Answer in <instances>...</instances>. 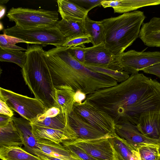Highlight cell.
<instances>
[{"label":"cell","mask_w":160,"mask_h":160,"mask_svg":"<svg viewBox=\"0 0 160 160\" xmlns=\"http://www.w3.org/2000/svg\"><path fill=\"white\" fill-rule=\"evenodd\" d=\"M95 102L115 124L136 125L142 114H160V83L142 73L132 74L114 86L98 90Z\"/></svg>","instance_id":"1"},{"label":"cell","mask_w":160,"mask_h":160,"mask_svg":"<svg viewBox=\"0 0 160 160\" xmlns=\"http://www.w3.org/2000/svg\"><path fill=\"white\" fill-rule=\"evenodd\" d=\"M139 131L148 138L159 139L160 137V114H142L136 125Z\"/></svg>","instance_id":"18"},{"label":"cell","mask_w":160,"mask_h":160,"mask_svg":"<svg viewBox=\"0 0 160 160\" xmlns=\"http://www.w3.org/2000/svg\"><path fill=\"white\" fill-rule=\"evenodd\" d=\"M116 56L118 66L131 74L160 63V51L138 52L131 50Z\"/></svg>","instance_id":"9"},{"label":"cell","mask_w":160,"mask_h":160,"mask_svg":"<svg viewBox=\"0 0 160 160\" xmlns=\"http://www.w3.org/2000/svg\"><path fill=\"white\" fill-rule=\"evenodd\" d=\"M4 33L24 40L28 44L62 46L66 38L55 25L24 29L16 25L4 30Z\"/></svg>","instance_id":"5"},{"label":"cell","mask_w":160,"mask_h":160,"mask_svg":"<svg viewBox=\"0 0 160 160\" xmlns=\"http://www.w3.org/2000/svg\"><path fill=\"white\" fill-rule=\"evenodd\" d=\"M145 18L143 12L136 10L103 20L106 47L115 56L123 52L138 38Z\"/></svg>","instance_id":"4"},{"label":"cell","mask_w":160,"mask_h":160,"mask_svg":"<svg viewBox=\"0 0 160 160\" xmlns=\"http://www.w3.org/2000/svg\"><path fill=\"white\" fill-rule=\"evenodd\" d=\"M85 28L91 38L93 46L103 42L104 29L102 21H97L91 19L87 16L84 20Z\"/></svg>","instance_id":"27"},{"label":"cell","mask_w":160,"mask_h":160,"mask_svg":"<svg viewBox=\"0 0 160 160\" xmlns=\"http://www.w3.org/2000/svg\"><path fill=\"white\" fill-rule=\"evenodd\" d=\"M116 160H141L138 150L115 133L108 137Z\"/></svg>","instance_id":"20"},{"label":"cell","mask_w":160,"mask_h":160,"mask_svg":"<svg viewBox=\"0 0 160 160\" xmlns=\"http://www.w3.org/2000/svg\"><path fill=\"white\" fill-rule=\"evenodd\" d=\"M0 114L6 115L11 117H13L14 113L12 110L5 102L1 99H0Z\"/></svg>","instance_id":"36"},{"label":"cell","mask_w":160,"mask_h":160,"mask_svg":"<svg viewBox=\"0 0 160 160\" xmlns=\"http://www.w3.org/2000/svg\"><path fill=\"white\" fill-rule=\"evenodd\" d=\"M0 99L5 102L12 110L22 118L31 122L47 109L36 98H32L0 88Z\"/></svg>","instance_id":"7"},{"label":"cell","mask_w":160,"mask_h":160,"mask_svg":"<svg viewBox=\"0 0 160 160\" xmlns=\"http://www.w3.org/2000/svg\"><path fill=\"white\" fill-rule=\"evenodd\" d=\"M22 145L23 141L13 120L7 125L0 127V148Z\"/></svg>","instance_id":"25"},{"label":"cell","mask_w":160,"mask_h":160,"mask_svg":"<svg viewBox=\"0 0 160 160\" xmlns=\"http://www.w3.org/2000/svg\"><path fill=\"white\" fill-rule=\"evenodd\" d=\"M159 160H160V158Z\"/></svg>","instance_id":"43"},{"label":"cell","mask_w":160,"mask_h":160,"mask_svg":"<svg viewBox=\"0 0 160 160\" xmlns=\"http://www.w3.org/2000/svg\"><path fill=\"white\" fill-rule=\"evenodd\" d=\"M91 42L90 36L86 34L72 38H66L62 46L69 47L81 46L84 48L85 47L84 44Z\"/></svg>","instance_id":"32"},{"label":"cell","mask_w":160,"mask_h":160,"mask_svg":"<svg viewBox=\"0 0 160 160\" xmlns=\"http://www.w3.org/2000/svg\"><path fill=\"white\" fill-rule=\"evenodd\" d=\"M73 110L105 134L110 136L115 133V123L112 118L87 99L81 103L75 102Z\"/></svg>","instance_id":"8"},{"label":"cell","mask_w":160,"mask_h":160,"mask_svg":"<svg viewBox=\"0 0 160 160\" xmlns=\"http://www.w3.org/2000/svg\"><path fill=\"white\" fill-rule=\"evenodd\" d=\"M27 46L26 60L21 69L26 84L35 98L48 109L54 106V88L51 76L43 56L42 47Z\"/></svg>","instance_id":"3"},{"label":"cell","mask_w":160,"mask_h":160,"mask_svg":"<svg viewBox=\"0 0 160 160\" xmlns=\"http://www.w3.org/2000/svg\"><path fill=\"white\" fill-rule=\"evenodd\" d=\"M109 137L93 139H74L66 141L78 147L99 160H116L113 150L108 139Z\"/></svg>","instance_id":"10"},{"label":"cell","mask_w":160,"mask_h":160,"mask_svg":"<svg viewBox=\"0 0 160 160\" xmlns=\"http://www.w3.org/2000/svg\"><path fill=\"white\" fill-rule=\"evenodd\" d=\"M66 38H72L88 34L85 28L84 20H66L62 19L55 24Z\"/></svg>","instance_id":"24"},{"label":"cell","mask_w":160,"mask_h":160,"mask_svg":"<svg viewBox=\"0 0 160 160\" xmlns=\"http://www.w3.org/2000/svg\"><path fill=\"white\" fill-rule=\"evenodd\" d=\"M159 147L158 145H147L139 148L138 150L141 160H159Z\"/></svg>","instance_id":"30"},{"label":"cell","mask_w":160,"mask_h":160,"mask_svg":"<svg viewBox=\"0 0 160 160\" xmlns=\"http://www.w3.org/2000/svg\"><path fill=\"white\" fill-rule=\"evenodd\" d=\"M75 92L70 87L61 85L54 87V106L68 114L73 110Z\"/></svg>","instance_id":"22"},{"label":"cell","mask_w":160,"mask_h":160,"mask_svg":"<svg viewBox=\"0 0 160 160\" xmlns=\"http://www.w3.org/2000/svg\"><path fill=\"white\" fill-rule=\"evenodd\" d=\"M14 125L23 143L24 149L34 155L35 151L38 149L37 140L34 136L30 122L22 118L12 117Z\"/></svg>","instance_id":"21"},{"label":"cell","mask_w":160,"mask_h":160,"mask_svg":"<svg viewBox=\"0 0 160 160\" xmlns=\"http://www.w3.org/2000/svg\"><path fill=\"white\" fill-rule=\"evenodd\" d=\"M58 12L62 19L66 20H84L89 12L71 0H58Z\"/></svg>","instance_id":"23"},{"label":"cell","mask_w":160,"mask_h":160,"mask_svg":"<svg viewBox=\"0 0 160 160\" xmlns=\"http://www.w3.org/2000/svg\"><path fill=\"white\" fill-rule=\"evenodd\" d=\"M85 62L82 64L123 71L117 64L116 56L106 47L103 42L96 46L85 47Z\"/></svg>","instance_id":"11"},{"label":"cell","mask_w":160,"mask_h":160,"mask_svg":"<svg viewBox=\"0 0 160 160\" xmlns=\"http://www.w3.org/2000/svg\"><path fill=\"white\" fill-rule=\"evenodd\" d=\"M30 123L32 125L55 129L72 128L69 123L68 114L54 107L47 109Z\"/></svg>","instance_id":"13"},{"label":"cell","mask_w":160,"mask_h":160,"mask_svg":"<svg viewBox=\"0 0 160 160\" xmlns=\"http://www.w3.org/2000/svg\"><path fill=\"white\" fill-rule=\"evenodd\" d=\"M28 42L16 37L7 35L4 33L0 35V48L12 50L25 51L27 49L16 45L19 43Z\"/></svg>","instance_id":"31"},{"label":"cell","mask_w":160,"mask_h":160,"mask_svg":"<svg viewBox=\"0 0 160 160\" xmlns=\"http://www.w3.org/2000/svg\"><path fill=\"white\" fill-rule=\"evenodd\" d=\"M142 71L144 73L154 75L160 78V63L145 68Z\"/></svg>","instance_id":"37"},{"label":"cell","mask_w":160,"mask_h":160,"mask_svg":"<svg viewBox=\"0 0 160 160\" xmlns=\"http://www.w3.org/2000/svg\"><path fill=\"white\" fill-rule=\"evenodd\" d=\"M115 132L120 138L124 139L136 149L147 145H160L159 139H154L143 135L136 125L129 122L115 124Z\"/></svg>","instance_id":"12"},{"label":"cell","mask_w":160,"mask_h":160,"mask_svg":"<svg viewBox=\"0 0 160 160\" xmlns=\"http://www.w3.org/2000/svg\"><path fill=\"white\" fill-rule=\"evenodd\" d=\"M0 158L2 160H43L20 146L0 147Z\"/></svg>","instance_id":"26"},{"label":"cell","mask_w":160,"mask_h":160,"mask_svg":"<svg viewBox=\"0 0 160 160\" xmlns=\"http://www.w3.org/2000/svg\"><path fill=\"white\" fill-rule=\"evenodd\" d=\"M68 47L52 49L54 52L47 61L54 87L66 85L75 92L80 90L88 95L118 84L112 78L95 72L77 61L69 52Z\"/></svg>","instance_id":"2"},{"label":"cell","mask_w":160,"mask_h":160,"mask_svg":"<svg viewBox=\"0 0 160 160\" xmlns=\"http://www.w3.org/2000/svg\"><path fill=\"white\" fill-rule=\"evenodd\" d=\"M138 38L146 46L160 47V17H153L143 23Z\"/></svg>","instance_id":"17"},{"label":"cell","mask_w":160,"mask_h":160,"mask_svg":"<svg viewBox=\"0 0 160 160\" xmlns=\"http://www.w3.org/2000/svg\"><path fill=\"white\" fill-rule=\"evenodd\" d=\"M101 5L104 8H112L114 13H124L145 7L160 5V0H103Z\"/></svg>","instance_id":"16"},{"label":"cell","mask_w":160,"mask_h":160,"mask_svg":"<svg viewBox=\"0 0 160 160\" xmlns=\"http://www.w3.org/2000/svg\"><path fill=\"white\" fill-rule=\"evenodd\" d=\"M80 6L88 11L97 6H101V2L103 0H71Z\"/></svg>","instance_id":"35"},{"label":"cell","mask_w":160,"mask_h":160,"mask_svg":"<svg viewBox=\"0 0 160 160\" xmlns=\"http://www.w3.org/2000/svg\"><path fill=\"white\" fill-rule=\"evenodd\" d=\"M26 53L20 50L0 48V61L14 63L22 68L26 60Z\"/></svg>","instance_id":"28"},{"label":"cell","mask_w":160,"mask_h":160,"mask_svg":"<svg viewBox=\"0 0 160 160\" xmlns=\"http://www.w3.org/2000/svg\"><path fill=\"white\" fill-rule=\"evenodd\" d=\"M83 65L87 68L95 72L102 74L109 77L115 80L118 83L126 80L130 77L129 73L124 71H119L108 68L85 64Z\"/></svg>","instance_id":"29"},{"label":"cell","mask_w":160,"mask_h":160,"mask_svg":"<svg viewBox=\"0 0 160 160\" xmlns=\"http://www.w3.org/2000/svg\"><path fill=\"white\" fill-rule=\"evenodd\" d=\"M68 50L71 55L77 61L82 64L84 62L85 52V47L81 46L68 47Z\"/></svg>","instance_id":"34"},{"label":"cell","mask_w":160,"mask_h":160,"mask_svg":"<svg viewBox=\"0 0 160 160\" xmlns=\"http://www.w3.org/2000/svg\"><path fill=\"white\" fill-rule=\"evenodd\" d=\"M68 117L69 124L76 135V139L90 140L109 137L96 128L73 110L68 114Z\"/></svg>","instance_id":"14"},{"label":"cell","mask_w":160,"mask_h":160,"mask_svg":"<svg viewBox=\"0 0 160 160\" xmlns=\"http://www.w3.org/2000/svg\"><path fill=\"white\" fill-rule=\"evenodd\" d=\"M34 155L39 157L43 160H62L59 158L48 156L41 152L38 149L35 151Z\"/></svg>","instance_id":"40"},{"label":"cell","mask_w":160,"mask_h":160,"mask_svg":"<svg viewBox=\"0 0 160 160\" xmlns=\"http://www.w3.org/2000/svg\"><path fill=\"white\" fill-rule=\"evenodd\" d=\"M87 95L80 90L76 91L75 94V102L81 103L86 99Z\"/></svg>","instance_id":"38"},{"label":"cell","mask_w":160,"mask_h":160,"mask_svg":"<svg viewBox=\"0 0 160 160\" xmlns=\"http://www.w3.org/2000/svg\"><path fill=\"white\" fill-rule=\"evenodd\" d=\"M7 16L16 26L24 29L55 25L58 20L56 11L12 7Z\"/></svg>","instance_id":"6"},{"label":"cell","mask_w":160,"mask_h":160,"mask_svg":"<svg viewBox=\"0 0 160 160\" xmlns=\"http://www.w3.org/2000/svg\"><path fill=\"white\" fill-rule=\"evenodd\" d=\"M159 139L160 141V137ZM159 153H160V144L159 147Z\"/></svg>","instance_id":"42"},{"label":"cell","mask_w":160,"mask_h":160,"mask_svg":"<svg viewBox=\"0 0 160 160\" xmlns=\"http://www.w3.org/2000/svg\"><path fill=\"white\" fill-rule=\"evenodd\" d=\"M61 143L66 148L78 156L82 160H99L92 157L78 147L69 143L66 141L62 142Z\"/></svg>","instance_id":"33"},{"label":"cell","mask_w":160,"mask_h":160,"mask_svg":"<svg viewBox=\"0 0 160 160\" xmlns=\"http://www.w3.org/2000/svg\"><path fill=\"white\" fill-rule=\"evenodd\" d=\"M33 134L37 140H48L57 143L77 139L72 128L58 129L32 125Z\"/></svg>","instance_id":"15"},{"label":"cell","mask_w":160,"mask_h":160,"mask_svg":"<svg viewBox=\"0 0 160 160\" xmlns=\"http://www.w3.org/2000/svg\"><path fill=\"white\" fill-rule=\"evenodd\" d=\"M12 117L0 114V127L5 126L8 124L13 120Z\"/></svg>","instance_id":"39"},{"label":"cell","mask_w":160,"mask_h":160,"mask_svg":"<svg viewBox=\"0 0 160 160\" xmlns=\"http://www.w3.org/2000/svg\"><path fill=\"white\" fill-rule=\"evenodd\" d=\"M5 8L1 5L0 6V19H1L4 16L5 13Z\"/></svg>","instance_id":"41"},{"label":"cell","mask_w":160,"mask_h":160,"mask_svg":"<svg viewBox=\"0 0 160 160\" xmlns=\"http://www.w3.org/2000/svg\"><path fill=\"white\" fill-rule=\"evenodd\" d=\"M37 140L38 150L48 156L62 160H82L61 143L46 140Z\"/></svg>","instance_id":"19"}]
</instances>
